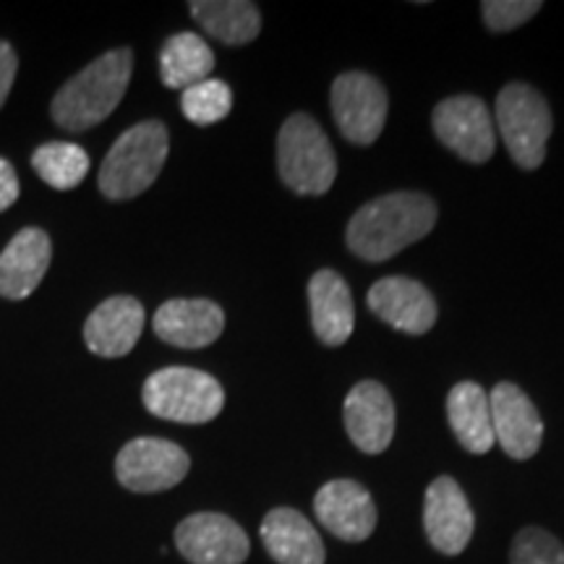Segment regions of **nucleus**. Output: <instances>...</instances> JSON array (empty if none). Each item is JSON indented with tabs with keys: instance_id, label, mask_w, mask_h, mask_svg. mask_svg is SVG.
Segmentation results:
<instances>
[{
	"instance_id": "25",
	"label": "nucleus",
	"mask_w": 564,
	"mask_h": 564,
	"mask_svg": "<svg viewBox=\"0 0 564 564\" xmlns=\"http://www.w3.org/2000/svg\"><path fill=\"white\" fill-rule=\"evenodd\" d=\"M232 108V91L220 79H204L194 87L183 89L181 110L194 126L220 123Z\"/></svg>"
},
{
	"instance_id": "16",
	"label": "nucleus",
	"mask_w": 564,
	"mask_h": 564,
	"mask_svg": "<svg viewBox=\"0 0 564 564\" xmlns=\"http://www.w3.org/2000/svg\"><path fill=\"white\" fill-rule=\"evenodd\" d=\"M154 335L175 348H207L223 335L225 314L207 299H173L154 314Z\"/></svg>"
},
{
	"instance_id": "29",
	"label": "nucleus",
	"mask_w": 564,
	"mask_h": 564,
	"mask_svg": "<svg viewBox=\"0 0 564 564\" xmlns=\"http://www.w3.org/2000/svg\"><path fill=\"white\" fill-rule=\"evenodd\" d=\"M19 199V175L6 158H0V212L13 207Z\"/></svg>"
},
{
	"instance_id": "17",
	"label": "nucleus",
	"mask_w": 564,
	"mask_h": 564,
	"mask_svg": "<svg viewBox=\"0 0 564 564\" xmlns=\"http://www.w3.org/2000/svg\"><path fill=\"white\" fill-rule=\"evenodd\" d=\"M53 259V243L42 228H24L11 238L0 253V295L24 301L37 291Z\"/></svg>"
},
{
	"instance_id": "6",
	"label": "nucleus",
	"mask_w": 564,
	"mask_h": 564,
	"mask_svg": "<svg viewBox=\"0 0 564 564\" xmlns=\"http://www.w3.org/2000/svg\"><path fill=\"white\" fill-rule=\"evenodd\" d=\"M494 118L512 160L523 171H535L546 158V144L554 126L544 95L528 84H507L497 95Z\"/></svg>"
},
{
	"instance_id": "8",
	"label": "nucleus",
	"mask_w": 564,
	"mask_h": 564,
	"mask_svg": "<svg viewBox=\"0 0 564 564\" xmlns=\"http://www.w3.org/2000/svg\"><path fill=\"white\" fill-rule=\"evenodd\" d=\"M432 126L436 139L465 162H489L497 150V131L481 97L455 95L434 108Z\"/></svg>"
},
{
	"instance_id": "4",
	"label": "nucleus",
	"mask_w": 564,
	"mask_h": 564,
	"mask_svg": "<svg viewBox=\"0 0 564 564\" xmlns=\"http://www.w3.org/2000/svg\"><path fill=\"white\" fill-rule=\"evenodd\" d=\"M278 171L288 188L301 196H322L337 178L335 150L322 126L306 112L282 123L278 137Z\"/></svg>"
},
{
	"instance_id": "5",
	"label": "nucleus",
	"mask_w": 564,
	"mask_h": 564,
	"mask_svg": "<svg viewBox=\"0 0 564 564\" xmlns=\"http://www.w3.org/2000/svg\"><path fill=\"white\" fill-rule=\"evenodd\" d=\"M141 400L147 411L162 421L209 423L223 413L225 390L207 371L167 366L147 379Z\"/></svg>"
},
{
	"instance_id": "9",
	"label": "nucleus",
	"mask_w": 564,
	"mask_h": 564,
	"mask_svg": "<svg viewBox=\"0 0 564 564\" xmlns=\"http://www.w3.org/2000/svg\"><path fill=\"white\" fill-rule=\"evenodd\" d=\"M333 116L340 133L352 144H373L387 123V91L371 74L350 70L333 84Z\"/></svg>"
},
{
	"instance_id": "7",
	"label": "nucleus",
	"mask_w": 564,
	"mask_h": 564,
	"mask_svg": "<svg viewBox=\"0 0 564 564\" xmlns=\"http://www.w3.org/2000/svg\"><path fill=\"white\" fill-rule=\"evenodd\" d=\"M188 468H192V457L186 449L158 436L131 440L116 457L118 481L137 494L173 489L188 476Z\"/></svg>"
},
{
	"instance_id": "11",
	"label": "nucleus",
	"mask_w": 564,
	"mask_h": 564,
	"mask_svg": "<svg viewBox=\"0 0 564 564\" xmlns=\"http://www.w3.org/2000/svg\"><path fill=\"white\" fill-rule=\"evenodd\" d=\"M489 408L494 442H499V447L512 460H528L539 453L541 440H544V421L518 384L502 382L494 387Z\"/></svg>"
},
{
	"instance_id": "1",
	"label": "nucleus",
	"mask_w": 564,
	"mask_h": 564,
	"mask_svg": "<svg viewBox=\"0 0 564 564\" xmlns=\"http://www.w3.org/2000/svg\"><path fill=\"white\" fill-rule=\"evenodd\" d=\"M436 204L426 194L394 192L364 204L348 223V249L364 262H387L434 230Z\"/></svg>"
},
{
	"instance_id": "3",
	"label": "nucleus",
	"mask_w": 564,
	"mask_h": 564,
	"mask_svg": "<svg viewBox=\"0 0 564 564\" xmlns=\"http://www.w3.org/2000/svg\"><path fill=\"white\" fill-rule=\"evenodd\" d=\"M171 152V133L162 121H141L118 137L100 167V192L112 202L133 199L158 181Z\"/></svg>"
},
{
	"instance_id": "15",
	"label": "nucleus",
	"mask_w": 564,
	"mask_h": 564,
	"mask_svg": "<svg viewBox=\"0 0 564 564\" xmlns=\"http://www.w3.org/2000/svg\"><path fill=\"white\" fill-rule=\"evenodd\" d=\"M369 308L405 335H426L436 324L434 295L411 278H384L369 291Z\"/></svg>"
},
{
	"instance_id": "26",
	"label": "nucleus",
	"mask_w": 564,
	"mask_h": 564,
	"mask_svg": "<svg viewBox=\"0 0 564 564\" xmlns=\"http://www.w3.org/2000/svg\"><path fill=\"white\" fill-rule=\"evenodd\" d=\"M510 564H564V546L544 528H523L512 541Z\"/></svg>"
},
{
	"instance_id": "18",
	"label": "nucleus",
	"mask_w": 564,
	"mask_h": 564,
	"mask_svg": "<svg viewBox=\"0 0 564 564\" xmlns=\"http://www.w3.org/2000/svg\"><path fill=\"white\" fill-rule=\"evenodd\" d=\"M144 329V306L131 295L102 301L84 324V343L95 356L121 358L133 350Z\"/></svg>"
},
{
	"instance_id": "10",
	"label": "nucleus",
	"mask_w": 564,
	"mask_h": 564,
	"mask_svg": "<svg viewBox=\"0 0 564 564\" xmlns=\"http://www.w3.org/2000/svg\"><path fill=\"white\" fill-rule=\"evenodd\" d=\"M175 546L192 564H243L251 552L249 535L220 512H196L175 528Z\"/></svg>"
},
{
	"instance_id": "27",
	"label": "nucleus",
	"mask_w": 564,
	"mask_h": 564,
	"mask_svg": "<svg viewBox=\"0 0 564 564\" xmlns=\"http://www.w3.org/2000/svg\"><path fill=\"white\" fill-rule=\"evenodd\" d=\"M544 9L539 0H486L481 3V17L491 32H512L531 21Z\"/></svg>"
},
{
	"instance_id": "24",
	"label": "nucleus",
	"mask_w": 564,
	"mask_h": 564,
	"mask_svg": "<svg viewBox=\"0 0 564 564\" xmlns=\"http://www.w3.org/2000/svg\"><path fill=\"white\" fill-rule=\"evenodd\" d=\"M32 167L47 186L68 192L76 188L89 173V154L70 141H47L32 154Z\"/></svg>"
},
{
	"instance_id": "2",
	"label": "nucleus",
	"mask_w": 564,
	"mask_h": 564,
	"mask_svg": "<svg viewBox=\"0 0 564 564\" xmlns=\"http://www.w3.org/2000/svg\"><path fill=\"white\" fill-rule=\"evenodd\" d=\"M133 70V53L118 47L91 61L87 68L68 79L53 97L51 116L66 131H87L102 123L123 100Z\"/></svg>"
},
{
	"instance_id": "22",
	"label": "nucleus",
	"mask_w": 564,
	"mask_h": 564,
	"mask_svg": "<svg viewBox=\"0 0 564 564\" xmlns=\"http://www.w3.org/2000/svg\"><path fill=\"white\" fill-rule=\"evenodd\" d=\"M215 70V53L196 32H178L167 37L160 51V79L167 89H188L209 79Z\"/></svg>"
},
{
	"instance_id": "12",
	"label": "nucleus",
	"mask_w": 564,
	"mask_h": 564,
	"mask_svg": "<svg viewBox=\"0 0 564 564\" xmlns=\"http://www.w3.org/2000/svg\"><path fill=\"white\" fill-rule=\"evenodd\" d=\"M423 531L429 535V544L447 556H457L470 544L474 510H470L468 497L455 478L440 476L426 489Z\"/></svg>"
},
{
	"instance_id": "13",
	"label": "nucleus",
	"mask_w": 564,
	"mask_h": 564,
	"mask_svg": "<svg viewBox=\"0 0 564 564\" xmlns=\"http://www.w3.org/2000/svg\"><path fill=\"white\" fill-rule=\"evenodd\" d=\"M319 523L340 541H366L377 528V505L361 484L350 478H335L324 484L314 497Z\"/></svg>"
},
{
	"instance_id": "28",
	"label": "nucleus",
	"mask_w": 564,
	"mask_h": 564,
	"mask_svg": "<svg viewBox=\"0 0 564 564\" xmlns=\"http://www.w3.org/2000/svg\"><path fill=\"white\" fill-rule=\"evenodd\" d=\"M19 70V58L13 53V47L6 40H0V108H3L6 100H9L13 79H17Z\"/></svg>"
},
{
	"instance_id": "14",
	"label": "nucleus",
	"mask_w": 564,
	"mask_h": 564,
	"mask_svg": "<svg viewBox=\"0 0 564 564\" xmlns=\"http://www.w3.org/2000/svg\"><path fill=\"white\" fill-rule=\"evenodd\" d=\"M345 429L350 442L366 455L384 453L394 436V403L387 387L358 382L345 398Z\"/></svg>"
},
{
	"instance_id": "21",
	"label": "nucleus",
	"mask_w": 564,
	"mask_h": 564,
	"mask_svg": "<svg viewBox=\"0 0 564 564\" xmlns=\"http://www.w3.org/2000/svg\"><path fill=\"white\" fill-rule=\"evenodd\" d=\"M449 426L468 453L486 455L494 447L489 394L481 384L460 382L447 394Z\"/></svg>"
},
{
	"instance_id": "19",
	"label": "nucleus",
	"mask_w": 564,
	"mask_h": 564,
	"mask_svg": "<svg viewBox=\"0 0 564 564\" xmlns=\"http://www.w3.org/2000/svg\"><path fill=\"white\" fill-rule=\"evenodd\" d=\"M308 308H312L314 335L324 345H345L356 327L352 293L335 270H319L308 282Z\"/></svg>"
},
{
	"instance_id": "23",
	"label": "nucleus",
	"mask_w": 564,
	"mask_h": 564,
	"mask_svg": "<svg viewBox=\"0 0 564 564\" xmlns=\"http://www.w3.org/2000/svg\"><path fill=\"white\" fill-rule=\"evenodd\" d=\"M188 9L202 30L223 45H246L262 30L259 9L249 0H194Z\"/></svg>"
},
{
	"instance_id": "20",
	"label": "nucleus",
	"mask_w": 564,
	"mask_h": 564,
	"mask_svg": "<svg viewBox=\"0 0 564 564\" xmlns=\"http://www.w3.org/2000/svg\"><path fill=\"white\" fill-rule=\"evenodd\" d=\"M262 544L278 564H324L319 533L291 507H278L267 514L262 523Z\"/></svg>"
}]
</instances>
